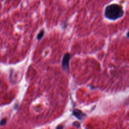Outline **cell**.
<instances>
[{
  "label": "cell",
  "mask_w": 129,
  "mask_h": 129,
  "mask_svg": "<svg viewBox=\"0 0 129 129\" xmlns=\"http://www.w3.org/2000/svg\"><path fill=\"white\" fill-rule=\"evenodd\" d=\"M73 125H75V126L77 127H80V124L79 122H77V121H75L73 123Z\"/></svg>",
  "instance_id": "obj_6"
},
{
  "label": "cell",
  "mask_w": 129,
  "mask_h": 129,
  "mask_svg": "<svg viewBox=\"0 0 129 129\" xmlns=\"http://www.w3.org/2000/svg\"><path fill=\"white\" fill-rule=\"evenodd\" d=\"M56 129H63V126L60 125H58Z\"/></svg>",
  "instance_id": "obj_7"
},
{
  "label": "cell",
  "mask_w": 129,
  "mask_h": 129,
  "mask_svg": "<svg viewBox=\"0 0 129 129\" xmlns=\"http://www.w3.org/2000/svg\"><path fill=\"white\" fill-rule=\"evenodd\" d=\"M70 60V54L69 53H66L62 58V66L64 70H68L69 66V61Z\"/></svg>",
  "instance_id": "obj_2"
},
{
  "label": "cell",
  "mask_w": 129,
  "mask_h": 129,
  "mask_svg": "<svg viewBox=\"0 0 129 129\" xmlns=\"http://www.w3.org/2000/svg\"><path fill=\"white\" fill-rule=\"evenodd\" d=\"M73 114L74 116L80 120L84 119L86 117V114H84L81 110L78 109H75L73 110Z\"/></svg>",
  "instance_id": "obj_3"
},
{
  "label": "cell",
  "mask_w": 129,
  "mask_h": 129,
  "mask_svg": "<svg viewBox=\"0 0 129 129\" xmlns=\"http://www.w3.org/2000/svg\"><path fill=\"white\" fill-rule=\"evenodd\" d=\"M126 37L127 38H129V30L127 32L126 34Z\"/></svg>",
  "instance_id": "obj_8"
},
{
  "label": "cell",
  "mask_w": 129,
  "mask_h": 129,
  "mask_svg": "<svg viewBox=\"0 0 129 129\" xmlns=\"http://www.w3.org/2000/svg\"><path fill=\"white\" fill-rule=\"evenodd\" d=\"M6 122H7V119L6 118H3L0 121V125H5L6 124Z\"/></svg>",
  "instance_id": "obj_5"
},
{
  "label": "cell",
  "mask_w": 129,
  "mask_h": 129,
  "mask_svg": "<svg viewBox=\"0 0 129 129\" xmlns=\"http://www.w3.org/2000/svg\"><path fill=\"white\" fill-rule=\"evenodd\" d=\"M124 13V10L121 5L112 4L105 7L104 15L107 19L115 21L121 18L123 16Z\"/></svg>",
  "instance_id": "obj_1"
},
{
  "label": "cell",
  "mask_w": 129,
  "mask_h": 129,
  "mask_svg": "<svg viewBox=\"0 0 129 129\" xmlns=\"http://www.w3.org/2000/svg\"><path fill=\"white\" fill-rule=\"evenodd\" d=\"M44 33H45L44 30L43 29H41V30L39 31V32L38 33V34L37 35V39L38 40H40V39L43 37V36H44Z\"/></svg>",
  "instance_id": "obj_4"
}]
</instances>
